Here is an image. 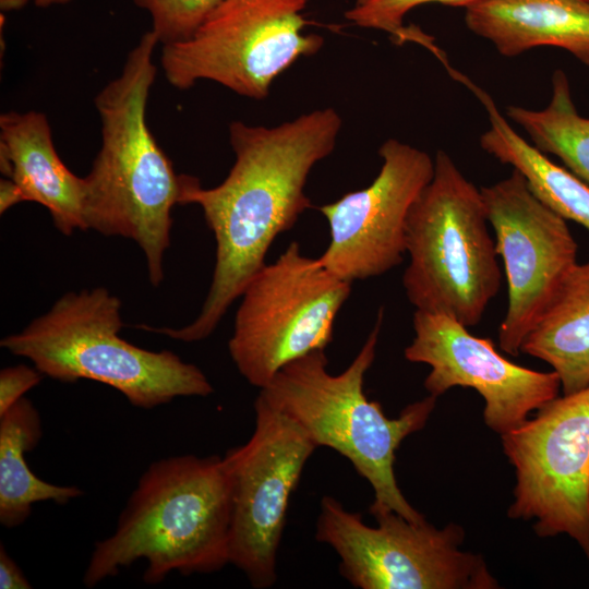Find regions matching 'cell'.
Returning a JSON list of instances; mask_svg holds the SVG:
<instances>
[{
  "mask_svg": "<svg viewBox=\"0 0 589 589\" xmlns=\"http://www.w3.org/2000/svg\"><path fill=\"white\" fill-rule=\"evenodd\" d=\"M158 45L152 29L144 33L128 52L120 73L96 94L100 147L83 177L85 230L134 241L154 287L165 277L172 209L180 203L181 189V175L158 145L146 117Z\"/></svg>",
  "mask_w": 589,
  "mask_h": 589,
  "instance_id": "obj_2",
  "label": "cell"
},
{
  "mask_svg": "<svg viewBox=\"0 0 589 589\" xmlns=\"http://www.w3.org/2000/svg\"><path fill=\"white\" fill-rule=\"evenodd\" d=\"M488 224L481 189L438 151L432 179L406 223L409 264L402 285L416 310L447 315L466 327L481 322L502 283Z\"/></svg>",
  "mask_w": 589,
  "mask_h": 589,
  "instance_id": "obj_6",
  "label": "cell"
},
{
  "mask_svg": "<svg viewBox=\"0 0 589 589\" xmlns=\"http://www.w3.org/2000/svg\"><path fill=\"white\" fill-rule=\"evenodd\" d=\"M72 0H0L2 12L17 11L29 4L37 8H49L55 5H64Z\"/></svg>",
  "mask_w": 589,
  "mask_h": 589,
  "instance_id": "obj_26",
  "label": "cell"
},
{
  "mask_svg": "<svg viewBox=\"0 0 589 589\" xmlns=\"http://www.w3.org/2000/svg\"><path fill=\"white\" fill-rule=\"evenodd\" d=\"M40 437L41 420L27 398L0 416V522L7 528L22 525L34 503L52 501L63 505L83 495L80 488L46 482L28 468L25 453Z\"/></svg>",
  "mask_w": 589,
  "mask_h": 589,
  "instance_id": "obj_19",
  "label": "cell"
},
{
  "mask_svg": "<svg viewBox=\"0 0 589 589\" xmlns=\"http://www.w3.org/2000/svg\"><path fill=\"white\" fill-rule=\"evenodd\" d=\"M121 308V300L104 287L67 292L0 346L28 359L44 376L62 383L95 381L142 409L213 393L196 365L172 351H152L123 339Z\"/></svg>",
  "mask_w": 589,
  "mask_h": 589,
  "instance_id": "obj_5",
  "label": "cell"
},
{
  "mask_svg": "<svg viewBox=\"0 0 589 589\" xmlns=\"http://www.w3.org/2000/svg\"><path fill=\"white\" fill-rule=\"evenodd\" d=\"M151 19L161 46L187 39L221 0H133Z\"/></svg>",
  "mask_w": 589,
  "mask_h": 589,
  "instance_id": "obj_22",
  "label": "cell"
},
{
  "mask_svg": "<svg viewBox=\"0 0 589 589\" xmlns=\"http://www.w3.org/2000/svg\"><path fill=\"white\" fill-rule=\"evenodd\" d=\"M230 501L223 457L181 455L152 462L111 536L95 544L83 582L93 588L145 560L143 580L171 572L208 574L229 563Z\"/></svg>",
  "mask_w": 589,
  "mask_h": 589,
  "instance_id": "obj_3",
  "label": "cell"
},
{
  "mask_svg": "<svg viewBox=\"0 0 589 589\" xmlns=\"http://www.w3.org/2000/svg\"><path fill=\"white\" fill-rule=\"evenodd\" d=\"M506 112L539 151L558 157L566 169L589 185V118L578 113L562 70L553 73L552 97L545 108L509 106Z\"/></svg>",
  "mask_w": 589,
  "mask_h": 589,
  "instance_id": "obj_20",
  "label": "cell"
},
{
  "mask_svg": "<svg viewBox=\"0 0 589 589\" xmlns=\"http://www.w3.org/2000/svg\"><path fill=\"white\" fill-rule=\"evenodd\" d=\"M414 337L405 358L431 368L424 380L429 395L438 397L452 387H470L484 399L483 419L503 435L525 422L558 396L561 381L551 372L518 365L497 352L490 338L469 333L468 327L440 313L416 310Z\"/></svg>",
  "mask_w": 589,
  "mask_h": 589,
  "instance_id": "obj_14",
  "label": "cell"
},
{
  "mask_svg": "<svg viewBox=\"0 0 589 589\" xmlns=\"http://www.w3.org/2000/svg\"><path fill=\"white\" fill-rule=\"evenodd\" d=\"M22 202L24 199L19 187L10 178H2L0 180V214L3 215Z\"/></svg>",
  "mask_w": 589,
  "mask_h": 589,
  "instance_id": "obj_25",
  "label": "cell"
},
{
  "mask_svg": "<svg viewBox=\"0 0 589 589\" xmlns=\"http://www.w3.org/2000/svg\"><path fill=\"white\" fill-rule=\"evenodd\" d=\"M0 169L22 192L24 202L44 206L64 236L85 230L84 178L60 158L47 116L10 110L0 116Z\"/></svg>",
  "mask_w": 589,
  "mask_h": 589,
  "instance_id": "obj_15",
  "label": "cell"
},
{
  "mask_svg": "<svg viewBox=\"0 0 589 589\" xmlns=\"http://www.w3.org/2000/svg\"><path fill=\"white\" fill-rule=\"evenodd\" d=\"M378 154L382 167L369 187L317 207L330 236L317 259L349 283L377 277L402 262L408 213L434 171L428 153L395 139L385 141Z\"/></svg>",
  "mask_w": 589,
  "mask_h": 589,
  "instance_id": "obj_13",
  "label": "cell"
},
{
  "mask_svg": "<svg viewBox=\"0 0 589 589\" xmlns=\"http://www.w3.org/2000/svg\"><path fill=\"white\" fill-rule=\"evenodd\" d=\"M44 374L35 366L17 364L7 366L0 372V416L5 413L33 387L37 386Z\"/></svg>",
  "mask_w": 589,
  "mask_h": 589,
  "instance_id": "obj_23",
  "label": "cell"
},
{
  "mask_svg": "<svg viewBox=\"0 0 589 589\" xmlns=\"http://www.w3.org/2000/svg\"><path fill=\"white\" fill-rule=\"evenodd\" d=\"M481 193L507 281L508 304L498 345L516 357L578 263V245L567 220L544 204L516 169L481 188Z\"/></svg>",
  "mask_w": 589,
  "mask_h": 589,
  "instance_id": "obj_12",
  "label": "cell"
},
{
  "mask_svg": "<svg viewBox=\"0 0 589 589\" xmlns=\"http://www.w3.org/2000/svg\"><path fill=\"white\" fill-rule=\"evenodd\" d=\"M501 437L516 476L508 517L534 520L539 537L568 536L589 560V385Z\"/></svg>",
  "mask_w": 589,
  "mask_h": 589,
  "instance_id": "obj_10",
  "label": "cell"
},
{
  "mask_svg": "<svg viewBox=\"0 0 589 589\" xmlns=\"http://www.w3.org/2000/svg\"><path fill=\"white\" fill-rule=\"evenodd\" d=\"M334 108L315 109L275 127L233 121L229 142L236 156L225 180L203 188L181 175L179 205L201 207L216 241L211 287L200 314L180 328L146 330L193 342L207 338L227 310L266 264L276 237L312 207L304 192L313 167L334 151L341 129Z\"/></svg>",
  "mask_w": 589,
  "mask_h": 589,
  "instance_id": "obj_1",
  "label": "cell"
},
{
  "mask_svg": "<svg viewBox=\"0 0 589 589\" xmlns=\"http://www.w3.org/2000/svg\"><path fill=\"white\" fill-rule=\"evenodd\" d=\"M383 318L381 308L373 329L341 373L330 374L324 350H315L283 366L259 396L294 421L317 447H329L351 462L373 489L371 514L394 510L420 521L424 516L397 484L395 454L407 436L425 426L437 397L407 405L397 418L386 417L381 404L366 397L364 376L375 359Z\"/></svg>",
  "mask_w": 589,
  "mask_h": 589,
  "instance_id": "obj_4",
  "label": "cell"
},
{
  "mask_svg": "<svg viewBox=\"0 0 589 589\" xmlns=\"http://www.w3.org/2000/svg\"><path fill=\"white\" fill-rule=\"evenodd\" d=\"M370 527L358 513L323 496L315 537L340 557L339 572L360 589H495L498 581L484 558L459 549L465 531L450 522L436 528L410 521L394 510L371 514Z\"/></svg>",
  "mask_w": 589,
  "mask_h": 589,
  "instance_id": "obj_8",
  "label": "cell"
},
{
  "mask_svg": "<svg viewBox=\"0 0 589 589\" xmlns=\"http://www.w3.org/2000/svg\"><path fill=\"white\" fill-rule=\"evenodd\" d=\"M351 284L318 259L302 254L292 241L276 262L253 276L241 294L228 342L240 374L261 389L286 364L325 350Z\"/></svg>",
  "mask_w": 589,
  "mask_h": 589,
  "instance_id": "obj_9",
  "label": "cell"
},
{
  "mask_svg": "<svg viewBox=\"0 0 589 589\" xmlns=\"http://www.w3.org/2000/svg\"><path fill=\"white\" fill-rule=\"evenodd\" d=\"M366 1H369V0H354V4H353V5L363 4V3H365Z\"/></svg>",
  "mask_w": 589,
  "mask_h": 589,
  "instance_id": "obj_27",
  "label": "cell"
},
{
  "mask_svg": "<svg viewBox=\"0 0 589 589\" xmlns=\"http://www.w3.org/2000/svg\"><path fill=\"white\" fill-rule=\"evenodd\" d=\"M483 0H369L353 5L345 12V17L357 26L388 33L397 43L414 39L426 47L433 44L418 31H408L404 19L412 9L428 3L468 8Z\"/></svg>",
  "mask_w": 589,
  "mask_h": 589,
  "instance_id": "obj_21",
  "label": "cell"
},
{
  "mask_svg": "<svg viewBox=\"0 0 589 589\" xmlns=\"http://www.w3.org/2000/svg\"><path fill=\"white\" fill-rule=\"evenodd\" d=\"M465 22L505 57L552 46L589 65V0H483Z\"/></svg>",
  "mask_w": 589,
  "mask_h": 589,
  "instance_id": "obj_16",
  "label": "cell"
},
{
  "mask_svg": "<svg viewBox=\"0 0 589 589\" xmlns=\"http://www.w3.org/2000/svg\"><path fill=\"white\" fill-rule=\"evenodd\" d=\"M0 588L1 589H28L32 585L25 577L21 567L8 554L1 545L0 549Z\"/></svg>",
  "mask_w": 589,
  "mask_h": 589,
  "instance_id": "obj_24",
  "label": "cell"
},
{
  "mask_svg": "<svg viewBox=\"0 0 589 589\" xmlns=\"http://www.w3.org/2000/svg\"><path fill=\"white\" fill-rule=\"evenodd\" d=\"M310 0H221L190 37L161 46L166 81L188 89L200 81L262 100L274 80L324 38L304 34Z\"/></svg>",
  "mask_w": 589,
  "mask_h": 589,
  "instance_id": "obj_7",
  "label": "cell"
},
{
  "mask_svg": "<svg viewBox=\"0 0 589 589\" xmlns=\"http://www.w3.org/2000/svg\"><path fill=\"white\" fill-rule=\"evenodd\" d=\"M520 352L550 364L564 395L589 385V260L568 274Z\"/></svg>",
  "mask_w": 589,
  "mask_h": 589,
  "instance_id": "obj_17",
  "label": "cell"
},
{
  "mask_svg": "<svg viewBox=\"0 0 589 589\" xmlns=\"http://www.w3.org/2000/svg\"><path fill=\"white\" fill-rule=\"evenodd\" d=\"M457 81L478 97L489 115L490 129L480 136L481 148L519 171L530 190L564 219L589 230V185L522 139L483 89L461 73Z\"/></svg>",
  "mask_w": 589,
  "mask_h": 589,
  "instance_id": "obj_18",
  "label": "cell"
},
{
  "mask_svg": "<svg viewBox=\"0 0 589 589\" xmlns=\"http://www.w3.org/2000/svg\"><path fill=\"white\" fill-rule=\"evenodd\" d=\"M249 441L223 457L230 501L229 563L257 589L277 580L287 509L316 444L260 396Z\"/></svg>",
  "mask_w": 589,
  "mask_h": 589,
  "instance_id": "obj_11",
  "label": "cell"
}]
</instances>
